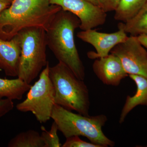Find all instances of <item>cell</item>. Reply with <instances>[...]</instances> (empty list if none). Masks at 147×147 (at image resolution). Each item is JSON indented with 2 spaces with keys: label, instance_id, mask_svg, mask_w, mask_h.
<instances>
[{
  "label": "cell",
  "instance_id": "cell-2",
  "mask_svg": "<svg viewBox=\"0 0 147 147\" xmlns=\"http://www.w3.org/2000/svg\"><path fill=\"white\" fill-rule=\"evenodd\" d=\"M80 24L77 16L61 9L46 30V40L47 46L59 62L67 66L78 79L84 81L85 67L74 39V31Z\"/></svg>",
  "mask_w": 147,
  "mask_h": 147
},
{
  "label": "cell",
  "instance_id": "cell-12",
  "mask_svg": "<svg viewBox=\"0 0 147 147\" xmlns=\"http://www.w3.org/2000/svg\"><path fill=\"white\" fill-rule=\"evenodd\" d=\"M128 76L135 82L137 91L133 96H127L120 117L119 122L120 124L124 121L127 115L136 106L139 105L147 106V78L135 74H129Z\"/></svg>",
  "mask_w": 147,
  "mask_h": 147
},
{
  "label": "cell",
  "instance_id": "cell-19",
  "mask_svg": "<svg viewBox=\"0 0 147 147\" xmlns=\"http://www.w3.org/2000/svg\"><path fill=\"white\" fill-rule=\"evenodd\" d=\"M120 0H99V7L107 13L115 10Z\"/></svg>",
  "mask_w": 147,
  "mask_h": 147
},
{
  "label": "cell",
  "instance_id": "cell-3",
  "mask_svg": "<svg viewBox=\"0 0 147 147\" xmlns=\"http://www.w3.org/2000/svg\"><path fill=\"white\" fill-rule=\"evenodd\" d=\"M49 74L55 90V104L70 111L89 115V90L65 65L59 63L50 67Z\"/></svg>",
  "mask_w": 147,
  "mask_h": 147
},
{
  "label": "cell",
  "instance_id": "cell-17",
  "mask_svg": "<svg viewBox=\"0 0 147 147\" xmlns=\"http://www.w3.org/2000/svg\"><path fill=\"white\" fill-rule=\"evenodd\" d=\"M41 136L45 144V147H60L61 144L58 137V128L57 123L54 121L49 131L43 126L41 127Z\"/></svg>",
  "mask_w": 147,
  "mask_h": 147
},
{
  "label": "cell",
  "instance_id": "cell-7",
  "mask_svg": "<svg viewBox=\"0 0 147 147\" xmlns=\"http://www.w3.org/2000/svg\"><path fill=\"white\" fill-rule=\"evenodd\" d=\"M110 53L118 57L128 75H139L147 78V51L137 36H128L115 46Z\"/></svg>",
  "mask_w": 147,
  "mask_h": 147
},
{
  "label": "cell",
  "instance_id": "cell-11",
  "mask_svg": "<svg viewBox=\"0 0 147 147\" xmlns=\"http://www.w3.org/2000/svg\"><path fill=\"white\" fill-rule=\"evenodd\" d=\"M20 55V41L17 35L10 40L0 38V69L7 76H18Z\"/></svg>",
  "mask_w": 147,
  "mask_h": 147
},
{
  "label": "cell",
  "instance_id": "cell-20",
  "mask_svg": "<svg viewBox=\"0 0 147 147\" xmlns=\"http://www.w3.org/2000/svg\"><path fill=\"white\" fill-rule=\"evenodd\" d=\"M13 100L8 98H0V118L13 110Z\"/></svg>",
  "mask_w": 147,
  "mask_h": 147
},
{
  "label": "cell",
  "instance_id": "cell-8",
  "mask_svg": "<svg viewBox=\"0 0 147 147\" xmlns=\"http://www.w3.org/2000/svg\"><path fill=\"white\" fill-rule=\"evenodd\" d=\"M50 3L77 16L81 22L79 28L82 30L102 26L106 21V12L87 0H50Z\"/></svg>",
  "mask_w": 147,
  "mask_h": 147
},
{
  "label": "cell",
  "instance_id": "cell-1",
  "mask_svg": "<svg viewBox=\"0 0 147 147\" xmlns=\"http://www.w3.org/2000/svg\"><path fill=\"white\" fill-rule=\"evenodd\" d=\"M60 7L50 0H13L0 13V38L10 40L24 29L47 28Z\"/></svg>",
  "mask_w": 147,
  "mask_h": 147
},
{
  "label": "cell",
  "instance_id": "cell-18",
  "mask_svg": "<svg viewBox=\"0 0 147 147\" xmlns=\"http://www.w3.org/2000/svg\"><path fill=\"white\" fill-rule=\"evenodd\" d=\"M62 147H101L93 143L85 142L82 140L79 136H74L66 138Z\"/></svg>",
  "mask_w": 147,
  "mask_h": 147
},
{
  "label": "cell",
  "instance_id": "cell-16",
  "mask_svg": "<svg viewBox=\"0 0 147 147\" xmlns=\"http://www.w3.org/2000/svg\"><path fill=\"white\" fill-rule=\"evenodd\" d=\"M9 147H45L41 134L34 130L21 132L9 142Z\"/></svg>",
  "mask_w": 147,
  "mask_h": 147
},
{
  "label": "cell",
  "instance_id": "cell-10",
  "mask_svg": "<svg viewBox=\"0 0 147 147\" xmlns=\"http://www.w3.org/2000/svg\"><path fill=\"white\" fill-rule=\"evenodd\" d=\"M92 68L98 79L109 86H117L123 79L128 76L118 57L112 53L95 60Z\"/></svg>",
  "mask_w": 147,
  "mask_h": 147
},
{
  "label": "cell",
  "instance_id": "cell-22",
  "mask_svg": "<svg viewBox=\"0 0 147 147\" xmlns=\"http://www.w3.org/2000/svg\"><path fill=\"white\" fill-rule=\"evenodd\" d=\"M9 6L7 5L6 4L4 3L0 2V13H1V11H2L3 10L5 9L6 8L8 7Z\"/></svg>",
  "mask_w": 147,
  "mask_h": 147
},
{
  "label": "cell",
  "instance_id": "cell-14",
  "mask_svg": "<svg viewBox=\"0 0 147 147\" xmlns=\"http://www.w3.org/2000/svg\"><path fill=\"white\" fill-rule=\"evenodd\" d=\"M127 34L133 36L147 34V1L134 17L126 22L119 23Z\"/></svg>",
  "mask_w": 147,
  "mask_h": 147
},
{
  "label": "cell",
  "instance_id": "cell-23",
  "mask_svg": "<svg viewBox=\"0 0 147 147\" xmlns=\"http://www.w3.org/2000/svg\"><path fill=\"white\" fill-rule=\"evenodd\" d=\"M94 5L99 7V0H87Z\"/></svg>",
  "mask_w": 147,
  "mask_h": 147
},
{
  "label": "cell",
  "instance_id": "cell-24",
  "mask_svg": "<svg viewBox=\"0 0 147 147\" xmlns=\"http://www.w3.org/2000/svg\"><path fill=\"white\" fill-rule=\"evenodd\" d=\"M13 1V0H0V2L4 3L6 4L7 5L9 6L11 4Z\"/></svg>",
  "mask_w": 147,
  "mask_h": 147
},
{
  "label": "cell",
  "instance_id": "cell-15",
  "mask_svg": "<svg viewBox=\"0 0 147 147\" xmlns=\"http://www.w3.org/2000/svg\"><path fill=\"white\" fill-rule=\"evenodd\" d=\"M147 1V0H120L115 11L114 18L126 23L137 14Z\"/></svg>",
  "mask_w": 147,
  "mask_h": 147
},
{
  "label": "cell",
  "instance_id": "cell-13",
  "mask_svg": "<svg viewBox=\"0 0 147 147\" xmlns=\"http://www.w3.org/2000/svg\"><path fill=\"white\" fill-rule=\"evenodd\" d=\"M31 86L30 84L18 78L13 79L0 78V98L5 97L12 100H21Z\"/></svg>",
  "mask_w": 147,
  "mask_h": 147
},
{
  "label": "cell",
  "instance_id": "cell-4",
  "mask_svg": "<svg viewBox=\"0 0 147 147\" xmlns=\"http://www.w3.org/2000/svg\"><path fill=\"white\" fill-rule=\"evenodd\" d=\"M51 119L57 123L58 130L66 138L74 136H83L101 147L115 146V142L106 137L102 131V127L108 120L105 115L85 116L72 113L55 104Z\"/></svg>",
  "mask_w": 147,
  "mask_h": 147
},
{
  "label": "cell",
  "instance_id": "cell-21",
  "mask_svg": "<svg viewBox=\"0 0 147 147\" xmlns=\"http://www.w3.org/2000/svg\"><path fill=\"white\" fill-rule=\"evenodd\" d=\"M139 42L147 50V34H142L137 36Z\"/></svg>",
  "mask_w": 147,
  "mask_h": 147
},
{
  "label": "cell",
  "instance_id": "cell-5",
  "mask_svg": "<svg viewBox=\"0 0 147 147\" xmlns=\"http://www.w3.org/2000/svg\"><path fill=\"white\" fill-rule=\"evenodd\" d=\"M17 36L21 47L17 77L30 84L48 62L46 31L40 28H28Z\"/></svg>",
  "mask_w": 147,
  "mask_h": 147
},
{
  "label": "cell",
  "instance_id": "cell-9",
  "mask_svg": "<svg viewBox=\"0 0 147 147\" xmlns=\"http://www.w3.org/2000/svg\"><path fill=\"white\" fill-rule=\"evenodd\" d=\"M118 27V31L111 33L100 32L93 29L82 30L77 33L79 39L92 45L96 50V53H88V57L94 59L106 57L115 46L127 38V33L120 24H119Z\"/></svg>",
  "mask_w": 147,
  "mask_h": 147
},
{
  "label": "cell",
  "instance_id": "cell-6",
  "mask_svg": "<svg viewBox=\"0 0 147 147\" xmlns=\"http://www.w3.org/2000/svg\"><path fill=\"white\" fill-rule=\"evenodd\" d=\"M49 62L39 75L38 80L31 86L26 98L18 103L16 109L21 112H31L40 123L51 119L55 103V90L50 78Z\"/></svg>",
  "mask_w": 147,
  "mask_h": 147
}]
</instances>
